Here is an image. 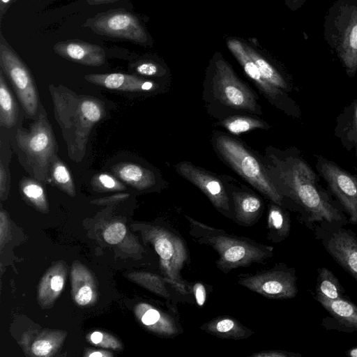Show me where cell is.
I'll return each mask as SVG.
<instances>
[{"label":"cell","instance_id":"836d02e7","mask_svg":"<svg viewBox=\"0 0 357 357\" xmlns=\"http://www.w3.org/2000/svg\"><path fill=\"white\" fill-rule=\"evenodd\" d=\"M190 291L197 305L199 307H203L207 298V289L205 284L199 282L190 283Z\"/></svg>","mask_w":357,"mask_h":357},{"label":"cell","instance_id":"ab89813d","mask_svg":"<svg viewBox=\"0 0 357 357\" xmlns=\"http://www.w3.org/2000/svg\"><path fill=\"white\" fill-rule=\"evenodd\" d=\"M285 6L291 11H297L303 7L307 0H283Z\"/></svg>","mask_w":357,"mask_h":357},{"label":"cell","instance_id":"60d3db41","mask_svg":"<svg viewBox=\"0 0 357 357\" xmlns=\"http://www.w3.org/2000/svg\"><path fill=\"white\" fill-rule=\"evenodd\" d=\"M119 1L120 0H86V2L89 6H99L109 4Z\"/></svg>","mask_w":357,"mask_h":357},{"label":"cell","instance_id":"d6986e66","mask_svg":"<svg viewBox=\"0 0 357 357\" xmlns=\"http://www.w3.org/2000/svg\"><path fill=\"white\" fill-rule=\"evenodd\" d=\"M326 247L333 259L357 280V238L340 229L330 236Z\"/></svg>","mask_w":357,"mask_h":357},{"label":"cell","instance_id":"ac0fdd59","mask_svg":"<svg viewBox=\"0 0 357 357\" xmlns=\"http://www.w3.org/2000/svg\"><path fill=\"white\" fill-rule=\"evenodd\" d=\"M53 50L60 56L84 66L98 67L106 62V52L103 48L84 41H61L54 45Z\"/></svg>","mask_w":357,"mask_h":357},{"label":"cell","instance_id":"603a6c76","mask_svg":"<svg viewBox=\"0 0 357 357\" xmlns=\"http://www.w3.org/2000/svg\"><path fill=\"white\" fill-rule=\"evenodd\" d=\"M114 174L139 190L154 187L158 177L151 169L131 162H121L112 167Z\"/></svg>","mask_w":357,"mask_h":357},{"label":"cell","instance_id":"e0dca14e","mask_svg":"<svg viewBox=\"0 0 357 357\" xmlns=\"http://www.w3.org/2000/svg\"><path fill=\"white\" fill-rule=\"evenodd\" d=\"M245 47L250 58L258 67L263 77L275 87L292 93L294 86L289 75L261 48L255 38H243Z\"/></svg>","mask_w":357,"mask_h":357},{"label":"cell","instance_id":"9a60e30c","mask_svg":"<svg viewBox=\"0 0 357 357\" xmlns=\"http://www.w3.org/2000/svg\"><path fill=\"white\" fill-rule=\"evenodd\" d=\"M220 178L229 194L234 210V222L243 227H252L259 220L264 211L262 198L235 178L224 175Z\"/></svg>","mask_w":357,"mask_h":357},{"label":"cell","instance_id":"4fadbf2b","mask_svg":"<svg viewBox=\"0 0 357 357\" xmlns=\"http://www.w3.org/2000/svg\"><path fill=\"white\" fill-rule=\"evenodd\" d=\"M316 169L325 181L327 189L349 217L357 224V176L321 155H315Z\"/></svg>","mask_w":357,"mask_h":357},{"label":"cell","instance_id":"5b68a950","mask_svg":"<svg viewBox=\"0 0 357 357\" xmlns=\"http://www.w3.org/2000/svg\"><path fill=\"white\" fill-rule=\"evenodd\" d=\"M211 144L217 155L226 165L269 202L286 208L282 195L268 177L257 153L238 139L218 130L212 133Z\"/></svg>","mask_w":357,"mask_h":357},{"label":"cell","instance_id":"7c38bea8","mask_svg":"<svg viewBox=\"0 0 357 357\" xmlns=\"http://www.w3.org/2000/svg\"><path fill=\"white\" fill-rule=\"evenodd\" d=\"M238 284L268 299H288L298 293L296 277L293 268L283 263L255 273H241Z\"/></svg>","mask_w":357,"mask_h":357},{"label":"cell","instance_id":"83f0119b","mask_svg":"<svg viewBox=\"0 0 357 357\" xmlns=\"http://www.w3.org/2000/svg\"><path fill=\"white\" fill-rule=\"evenodd\" d=\"M318 272L316 297L329 300L342 297L343 289L335 275L326 268H319Z\"/></svg>","mask_w":357,"mask_h":357},{"label":"cell","instance_id":"b9f144b4","mask_svg":"<svg viewBox=\"0 0 357 357\" xmlns=\"http://www.w3.org/2000/svg\"><path fill=\"white\" fill-rule=\"evenodd\" d=\"M103 338V335L100 332H93L90 337L91 341L96 344H100Z\"/></svg>","mask_w":357,"mask_h":357},{"label":"cell","instance_id":"7bdbcfd3","mask_svg":"<svg viewBox=\"0 0 357 357\" xmlns=\"http://www.w3.org/2000/svg\"><path fill=\"white\" fill-rule=\"evenodd\" d=\"M347 354L351 357H357V346L349 349L347 351Z\"/></svg>","mask_w":357,"mask_h":357},{"label":"cell","instance_id":"ba28073f","mask_svg":"<svg viewBox=\"0 0 357 357\" xmlns=\"http://www.w3.org/2000/svg\"><path fill=\"white\" fill-rule=\"evenodd\" d=\"M146 229V238L159 257L162 275L183 294L193 298L190 282L182 276V270L190 264L185 239L177 229L167 224L152 225Z\"/></svg>","mask_w":357,"mask_h":357},{"label":"cell","instance_id":"74e56055","mask_svg":"<svg viewBox=\"0 0 357 357\" xmlns=\"http://www.w3.org/2000/svg\"><path fill=\"white\" fill-rule=\"evenodd\" d=\"M52 345L47 340L36 341L33 345V352L37 356H45L52 350Z\"/></svg>","mask_w":357,"mask_h":357},{"label":"cell","instance_id":"30bf717a","mask_svg":"<svg viewBox=\"0 0 357 357\" xmlns=\"http://www.w3.org/2000/svg\"><path fill=\"white\" fill-rule=\"evenodd\" d=\"M226 46L265 98L277 109L293 118L299 119L301 110L289 93L275 87L261 75L258 67L250 58L245 47L243 39L239 37H227Z\"/></svg>","mask_w":357,"mask_h":357},{"label":"cell","instance_id":"3957f363","mask_svg":"<svg viewBox=\"0 0 357 357\" xmlns=\"http://www.w3.org/2000/svg\"><path fill=\"white\" fill-rule=\"evenodd\" d=\"M56 121L61 130L70 160L79 162L85 155L92 128L105 115L97 98L77 95L63 85H49Z\"/></svg>","mask_w":357,"mask_h":357},{"label":"cell","instance_id":"d6a6232c","mask_svg":"<svg viewBox=\"0 0 357 357\" xmlns=\"http://www.w3.org/2000/svg\"><path fill=\"white\" fill-rule=\"evenodd\" d=\"M126 228L121 222H115L110 225L104 231V239L109 244H117L124 238Z\"/></svg>","mask_w":357,"mask_h":357},{"label":"cell","instance_id":"5bb4252c","mask_svg":"<svg viewBox=\"0 0 357 357\" xmlns=\"http://www.w3.org/2000/svg\"><path fill=\"white\" fill-rule=\"evenodd\" d=\"M175 169L180 176L197 186L220 213L234 220L231 200L220 176L218 177L188 161L176 164Z\"/></svg>","mask_w":357,"mask_h":357},{"label":"cell","instance_id":"d590c367","mask_svg":"<svg viewBox=\"0 0 357 357\" xmlns=\"http://www.w3.org/2000/svg\"><path fill=\"white\" fill-rule=\"evenodd\" d=\"M300 355L282 350H266L252 354L249 357H295Z\"/></svg>","mask_w":357,"mask_h":357},{"label":"cell","instance_id":"8fae6325","mask_svg":"<svg viewBox=\"0 0 357 357\" xmlns=\"http://www.w3.org/2000/svg\"><path fill=\"white\" fill-rule=\"evenodd\" d=\"M0 66L8 78L26 114H37L40 102L34 79L26 65L0 34Z\"/></svg>","mask_w":357,"mask_h":357},{"label":"cell","instance_id":"f35d334b","mask_svg":"<svg viewBox=\"0 0 357 357\" xmlns=\"http://www.w3.org/2000/svg\"><path fill=\"white\" fill-rule=\"evenodd\" d=\"M64 284V279L61 275H54L50 281L52 289L55 292H59L62 290Z\"/></svg>","mask_w":357,"mask_h":357},{"label":"cell","instance_id":"f1b7e54d","mask_svg":"<svg viewBox=\"0 0 357 357\" xmlns=\"http://www.w3.org/2000/svg\"><path fill=\"white\" fill-rule=\"evenodd\" d=\"M50 175L53 183L60 190L70 196L75 195L74 181L70 172L66 164L57 155L53 158Z\"/></svg>","mask_w":357,"mask_h":357},{"label":"cell","instance_id":"9c48e42d","mask_svg":"<svg viewBox=\"0 0 357 357\" xmlns=\"http://www.w3.org/2000/svg\"><path fill=\"white\" fill-rule=\"evenodd\" d=\"M94 33L134 43L152 47L153 40L145 24L136 14L123 9L100 13L88 19L84 24Z\"/></svg>","mask_w":357,"mask_h":357},{"label":"cell","instance_id":"f6af8a7d","mask_svg":"<svg viewBox=\"0 0 357 357\" xmlns=\"http://www.w3.org/2000/svg\"><path fill=\"white\" fill-rule=\"evenodd\" d=\"M32 1H36V0H32Z\"/></svg>","mask_w":357,"mask_h":357},{"label":"cell","instance_id":"4dcf8cb0","mask_svg":"<svg viewBox=\"0 0 357 357\" xmlns=\"http://www.w3.org/2000/svg\"><path fill=\"white\" fill-rule=\"evenodd\" d=\"M133 68L135 71L142 76L158 78L169 77L167 66L158 56H146L135 62Z\"/></svg>","mask_w":357,"mask_h":357},{"label":"cell","instance_id":"6da1fadb","mask_svg":"<svg viewBox=\"0 0 357 357\" xmlns=\"http://www.w3.org/2000/svg\"><path fill=\"white\" fill-rule=\"evenodd\" d=\"M259 156L268 177L282 195L286 208L299 212L312 222L344 220L332 195L321 185L319 175L296 147L268 146Z\"/></svg>","mask_w":357,"mask_h":357},{"label":"cell","instance_id":"d4e9b609","mask_svg":"<svg viewBox=\"0 0 357 357\" xmlns=\"http://www.w3.org/2000/svg\"><path fill=\"white\" fill-rule=\"evenodd\" d=\"M321 305L342 325L357 331V305L342 297L329 300L317 297Z\"/></svg>","mask_w":357,"mask_h":357},{"label":"cell","instance_id":"7a4b0ae2","mask_svg":"<svg viewBox=\"0 0 357 357\" xmlns=\"http://www.w3.org/2000/svg\"><path fill=\"white\" fill-rule=\"evenodd\" d=\"M203 99L211 114L219 120L234 114H263L257 94L240 79L220 52L213 54L206 67Z\"/></svg>","mask_w":357,"mask_h":357},{"label":"cell","instance_id":"2e32d148","mask_svg":"<svg viewBox=\"0 0 357 357\" xmlns=\"http://www.w3.org/2000/svg\"><path fill=\"white\" fill-rule=\"evenodd\" d=\"M176 304L169 301L161 305L142 303L136 312L148 330L160 337L174 338L183 333Z\"/></svg>","mask_w":357,"mask_h":357},{"label":"cell","instance_id":"cb8c5ba5","mask_svg":"<svg viewBox=\"0 0 357 357\" xmlns=\"http://www.w3.org/2000/svg\"><path fill=\"white\" fill-rule=\"evenodd\" d=\"M268 238L273 243L284 241L289 234L291 222L286 208L269 202L267 211Z\"/></svg>","mask_w":357,"mask_h":357},{"label":"cell","instance_id":"ffe728a7","mask_svg":"<svg viewBox=\"0 0 357 357\" xmlns=\"http://www.w3.org/2000/svg\"><path fill=\"white\" fill-rule=\"evenodd\" d=\"M84 79L109 89L123 91H155L160 88V84L153 80L119 73L89 74Z\"/></svg>","mask_w":357,"mask_h":357},{"label":"cell","instance_id":"52a82bcc","mask_svg":"<svg viewBox=\"0 0 357 357\" xmlns=\"http://www.w3.org/2000/svg\"><path fill=\"white\" fill-rule=\"evenodd\" d=\"M324 38L347 75L357 73V0H335L324 20Z\"/></svg>","mask_w":357,"mask_h":357},{"label":"cell","instance_id":"f546056e","mask_svg":"<svg viewBox=\"0 0 357 357\" xmlns=\"http://www.w3.org/2000/svg\"><path fill=\"white\" fill-rule=\"evenodd\" d=\"M41 182L34 178H22L20 183V190L23 197L40 210L47 209L45 194Z\"/></svg>","mask_w":357,"mask_h":357},{"label":"cell","instance_id":"4316f807","mask_svg":"<svg viewBox=\"0 0 357 357\" xmlns=\"http://www.w3.org/2000/svg\"><path fill=\"white\" fill-rule=\"evenodd\" d=\"M18 107L8 87L3 73L0 70V123L6 128L15 125L18 117Z\"/></svg>","mask_w":357,"mask_h":357},{"label":"cell","instance_id":"1f68e13d","mask_svg":"<svg viewBox=\"0 0 357 357\" xmlns=\"http://www.w3.org/2000/svg\"><path fill=\"white\" fill-rule=\"evenodd\" d=\"M91 184L101 190L113 191L126 189L124 185L114 176L107 174L96 175L91 180Z\"/></svg>","mask_w":357,"mask_h":357},{"label":"cell","instance_id":"484cf974","mask_svg":"<svg viewBox=\"0 0 357 357\" xmlns=\"http://www.w3.org/2000/svg\"><path fill=\"white\" fill-rule=\"evenodd\" d=\"M219 124L230 133L239 135L255 129H268L270 125L262 119L250 114H238L219 120Z\"/></svg>","mask_w":357,"mask_h":357},{"label":"cell","instance_id":"e575fe53","mask_svg":"<svg viewBox=\"0 0 357 357\" xmlns=\"http://www.w3.org/2000/svg\"><path fill=\"white\" fill-rule=\"evenodd\" d=\"M94 295L93 290L88 284L83 285L78 289L75 290V300L79 305H86L93 299Z\"/></svg>","mask_w":357,"mask_h":357},{"label":"cell","instance_id":"8d00e7d4","mask_svg":"<svg viewBox=\"0 0 357 357\" xmlns=\"http://www.w3.org/2000/svg\"><path fill=\"white\" fill-rule=\"evenodd\" d=\"M10 184L9 176L2 162L0 163V196L1 199L6 197Z\"/></svg>","mask_w":357,"mask_h":357},{"label":"cell","instance_id":"7402d4cb","mask_svg":"<svg viewBox=\"0 0 357 357\" xmlns=\"http://www.w3.org/2000/svg\"><path fill=\"white\" fill-rule=\"evenodd\" d=\"M199 329L216 337L231 340H245L255 334L253 330L229 315L215 317L203 323Z\"/></svg>","mask_w":357,"mask_h":357},{"label":"cell","instance_id":"277c9868","mask_svg":"<svg viewBox=\"0 0 357 357\" xmlns=\"http://www.w3.org/2000/svg\"><path fill=\"white\" fill-rule=\"evenodd\" d=\"M189 234L199 244L211 247L218 255L217 268L223 273L254 264H264L273 256V247L245 237L229 234L185 215Z\"/></svg>","mask_w":357,"mask_h":357},{"label":"cell","instance_id":"8992f818","mask_svg":"<svg viewBox=\"0 0 357 357\" xmlns=\"http://www.w3.org/2000/svg\"><path fill=\"white\" fill-rule=\"evenodd\" d=\"M19 160L35 179L45 183L50 175L58 145L45 109L40 103L36 120L29 130L19 128L15 136Z\"/></svg>","mask_w":357,"mask_h":357},{"label":"cell","instance_id":"44dd1931","mask_svg":"<svg viewBox=\"0 0 357 357\" xmlns=\"http://www.w3.org/2000/svg\"><path fill=\"white\" fill-rule=\"evenodd\" d=\"M334 135L357 162V96L337 116Z\"/></svg>","mask_w":357,"mask_h":357},{"label":"cell","instance_id":"ee69618b","mask_svg":"<svg viewBox=\"0 0 357 357\" xmlns=\"http://www.w3.org/2000/svg\"><path fill=\"white\" fill-rule=\"evenodd\" d=\"M105 356V354H102V353H101V352H100V351H94V352H93V353H91V354H89V356H91V357H92V356H93V357H96V356H100V357H101V356Z\"/></svg>","mask_w":357,"mask_h":357}]
</instances>
